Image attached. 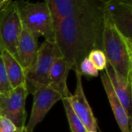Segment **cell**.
Here are the masks:
<instances>
[{"mask_svg": "<svg viewBox=\"0 0 132 132\" xmlns=\"http://www.w3.org/2000/svg\"><path fill=\"white\" fill-rule=\"evenodd\" d=\"M27 95L25 84L0 94V116L11 121L16 128L26 126L25 105Z\"/></svg>", "mask_w": 132, "mask_h": 132, "instance_id": "cell-6", "label": "cell"}, {"mask_svg": "<svg viewBox=\"0 0 132 132\" xmlns=\"http://www.w3.org/2000/svg\"><path fill=\"white\" fill-rule=\"evenodd\" d=\"M37 37L22 28L17 44V61L25 73L33 65L38 53Z\"/></svg>", "mask_w": 132, "mask_h": 132, "instance_id": "cell-11", "label": "cell"}, {"mask_svg": "<svg viewBox=\"0 0 132 132\" xmlns=\"http://www.w3.org/2000/svg\"><path fill=\"white\" fill-rule=\"evenodd\" d=\"M79 71L82 76L84 75L86 77H97L99 74V71L95 68V67L90 61L88 57H86L85 59H84L83 61L80 63Z\"/></svg>", "mask_w": 132, "mask_h": 132, "instance_id": "cell-18", "label": "cell"}, {"mask_svg": "<svg viewBox=\"0 0 132 132\" xmlns=\"http://www.w3.org/2000/svg\"><path fill=\"white\" fill-rule=\"evenodd\" d=\"M12 89L5 68L4 62L2 57V53L0 51V94L8 92Z\"/></svg>", "mask_w": 132, "mask_h": 132, "instance_id": "cell-19", "label": "cell"}, {"mask_svg": "<svg viewBox=\"0 0 132 132\" xmlns=\"http://www.w3.org/2000/svg\"><path fill=\"white\" fill-rule=\"evenodd\" d=\"M97 0H47L55 32L60 23L69 17L78 16L93 7Z\"/></svg>", "mask_w": 132, "mask_h": 132, "instance_id": "cell-9", "label": "cell"}, {"mask_svg": "<svg viewBox=\"0 0 132 132\" xmlns=\"http://www.w3.org/2000/svg\"><path fill=\"white\" fill-rule=\"evenodd\" d=\"M1 53L4 62L7 77L12 89L25 84L26 74L19 63L8 51L3 50L1 51Z\"/></svg>", "mask_w": 132, "mask_h": 132, "instance_id": "cell-15", "label": "cell"}, {"mask_svg": "<svg viewBox=\"0 0 132 132\" xmlns=\"http://www.w3.org/2000/svg\"><path fill=\"white\" fill-rule=\"evenodd\" d=\"M22 30L15 2L9 0L0 9V51H8L16 59L17 44Z\"/></svg>", "mask_w": 132, "mask_h": 132, "instance_id": "cell-5", "label": "cell"}, {"mask_svg": "<svg viewBox=\"0 0 132 132\" xmlns=\"http://www.w3.org/2000/svg\"><path fill=\"white\" fill-rule=\"evenodd\" d=\"M33 103L31 114L25 126L27 132H33L36 126L40 123L53 105L61 101L63 97L50 86L38 89L32 94Z\"/></svg>", "mask_w": 132, "mask_h": 132, "instance_id": "cell-7", "label": "cell"}, {"mask_svg": "<svg viewBox=\"0 0 132 132\" xmlns=\"http://www.w3.org/2000/svg\"><path fill=\"white\" fill-rule=\"evenodd\" d=\"M75 73L77 77L75 92L67 97V100L73 112L85 126L87 132H97V121L85 96L82 83V75L79 70H76Z\"/></svg>", "mask_w": 132, "mask_h": 132, "instance_id": "cell-8", "label": "cell"}, {"mask_svg": "<svg viewBox=\"0 0 132 132\" xmlns=\"http://www.w3.org/2000/svg\"><path fill=\"white\" fill-rule=\"evenodd\" d=\"M101 81L120 130L121 132H131V118L128 117L121 102L116 96L105 72H102L101 73Z\"/></svg>", "mask_w": 132, "mask_h": 132, "instance_id": "cell-13", "label": "cell"}, {"mask_svg": "<svg viewBox=\"0 0 132 132\" xmlns=\"http://www.w3.org/2000/svg\"><path fill=\"white\" fill-rule=\"evenodd\" d=\"M104 70L116 96L125 108L128 117L131 118L132 82L120 75L108 62Z\"/></svg>", "mask_w": 132, "mask_h": 132, "instance_id": "cell-12", "label": "cell"}, {"mask_svg": "<svg viewBox=\"0 0 132 132\" xmlns=\"http://www.w3.org/2000/svg\"><path fill=\"white\" fill-rule=\"evenodd\" d=\"M9 0H0V9L4 7L7 3H8Z\"/></svg>", "mask_w": 132, "mask_h": 132, "instance_id": "cell-21", "label": "cell"}, {"mask_svg": "<svg viewBox=\"0 0 132 132\" xmlns=\"http://www.w3.org/2000/svg\"><path fill=\"white\" fill-rule=\"evenodd\" d=\"M87 57L98 71L104 70L108 63V60L103 50H94L89 53Z\"/></svg>", "mask_w": 132, "mask_h": 132, "instance_id": "cell-17", "label": "cell"}, {"mask_svg": "<svg viewBox=\"0 0 132 132\" xmlns=\"http://www.w3.org/2000/svg\"><path fill=\"white\" fill-rule=\"evenodd\" d=\"M61 55L55 41L44 40L38 49L33 65L25 73L26 87L32 94L38 89L49 86V74L56 56Z\"/></svg>", "mask_w": 132, "mask_h": 132, "instance_id": "cell-4", "label": "cell"}, {"mask_svg": "<svg viewBox=\"0 0 132 132\" xmlns=\"http://www.w3.org/2000/svg\"><path fill=\"white\" fill-rule=\"evenodd\" d=\"M61 101H63V107L65 109V112L67 114V118L71 132H87L85 126L83 125L81 121L73 112L67 98L63 97Z\"/></svg>", "mask_w": 132, "mask_h": 132, "instance_id": "cell-16", "label": "cell"}, {"mask_svg": "<svg viewBox=\"0 0 132 132\" xmlns=\"http://www.w3.org/2000/svg\"><path fill=\"white\" fill-rule=\"evenodd\" d=\"M70 70L61 55L56 57L49 74V86L63 97L71 94L67 87V77Z\"/></svg>", "mask_w": 132, "mask_h": 132, "instance_id": "cell-14", "label": "cell"}, {"mask_svg": "<svg viewBox=\"0 0 132 132\" xmlns=\"http://www.w3.org/2000/svg\"><path fill=\"white\" fill-rule=\"evenodd\" d=\"M14 132H27L26 127H22V128H16V130Z\"/></svg>", "mask_w": 132, "mask_h": 132, "instance_id": "cell-22", "label": "cell"}, {"mask_svg": "<svg viewBox=\"0 0 132 132\" xmlns=\"http://www.w3.org/2000/svg\"><path fill=\"white\" fill-rule=\"evenodd\" d=\"M104 11L116 28L126 38L132 41L131 1H105Z\"/></svg>", "mask_w": 132, "mask_h": 132, "instance_id": "cell-10", "label": "cell"}, {"mask_svg": "<svg viewBox=\"0 0 132 132\" xmlns=\"http://www.w3.org/2000/svg\"><path fill=\"white\" fill-rule=\"evenodd\" d=\"M16 127L9 119L0 116V132H14Z\"/></svg>", "mask_w": 132, "mask_h": 132, "instance_id": "cell-20", "label": "cell"}, {"mask_svg": "<svg viewBox=\"0 0 132 132\" xmlns=\"http://www.w3.org/2000/svg\"><path fill=\"white\" fill-rule=\"evenodd\" d=\"M15 2L22 28L37 38L43 36L46 40L55 41V29L47 0L37 2Z\"/></svg>", "mask_w": 132, "mask_h": 132, "instance_id": "cell-3", "label": "cell"}, {"mask_svg": "<svg viewBox=\"0 0 132 132\" xmlns=\"http://www.w3.org/2000/svg\"><path fill=\"white\" fill-rule=\"evenodd\" d=\"M102 50L112 67L132 82V41L116 28L106 13Z\"/></svg>", "mask_w": 132, "mask_h": 132, "instance_id": "cell-2", "label": "cell"}, {"mask_svg": "<svg viewBox=\"0 0 132 132\" xmlns=\"http://www.w3.org/2000/svg\"><path fill=\"white\" fill-rule=\"evenodd\" d=\"M105 1L96 4L78 16L63 19L55 32V43L70 70H79L89 53L103 47Z\"/></svg>", "mask_w": 132, "mask_h": 132, "instance_id": "cell-1", "label": "cell"}]
</instances>
